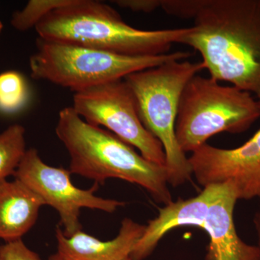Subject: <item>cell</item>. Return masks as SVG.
<instances>
[{
  "instance_id": "cell-1",
  "label": "cell",
  "mask_w": 260,
  "mask_h": 260,
  "mask_svg": "<svg viewBox=\"0 0 260 260\" xmlns=\"http://www.w3.org/2000/svg\"><path fill=\"white\" fill-rule=\"evenodd\" d=\"M181 44L198 51L210 78L251 93L260 107V0H202Z\"/></svg>"
},
{
  "instance_id": "cell-2",
  "label": "cell",
  "mask_w": 260,
  "mask_h": 260,
  "mask_svg": "<svg viewBox=\"0 0 260 260\" xmlns=\"http://www.w3.org/2000/svg\"><path fill=\"white\" fill-rule=\"evenodd\" d=\"M39 38L126 56L167 54L181 44L189 28L146 30L123 20L109 5L96 0H70L36 26Z\"/></svg>"
},
{
  "instance_id": "cell-3",
  "label": "cell",
  "mask_w": 260,
  "mask_h": 260,
  "mask_svg": "<svg viewBox=\"0 0 260 260\" xmlns=\"http://www.w3.org/2000/svg\"><path fill=\"white\" fill-rule=\"evenodd\" d=\"M55 132L69 153L71 174L98 184L122 179L144 188L157 203H172L166 167L146 160L109 130L88 124L73 107L59 112Z\"/></svg>"
},
{
  "instance_id": "cell-4",
  "label": "cell",
  "mask_w": 260,
  "mask_h": 260,
  "mask_svg": "<svg viewBox=\"0 0 260 260\" xmlns=\"http://www.w3.org/2000/svg\"><path fill=\"white\" fill-rule=\"evenodd\" d=\"M203 70L202 61L173 59L124 78L134 95L140 121L162 145L168 184L173 186L187 182L192 176L189 159L178 143L175 126L183 90Z\"/></svg>"
},
{
  "instance_id": "cell-5",
  "label": "cell",
  "mask_w": 260,
  "mask_h": 260,
  "mask_svg": "<svg viewBox=\"0 0 260 260\" xmlns=\"http://www.w3.org/2000/svg\"><path fill=\"white\" fill-rule=\"evenodd\" d=\"M37 51L30 57L31 77L69 88L75 93L124 79L135 72L168 61L185 60L188 51L158 56H126L38 38Z\"/></svg>"
},
{
  "instance_id": "cell-6",
  "label": "cell",
  "mask_w": 260,
  "mask_h": 260,
  "mask_svg": "<svg viewBox=\"0 0 260 260\" xmlns=\"http://www.w3.org/2000/svg\"><path fill=\"white\" fill-rule=\"evenodd\" d=\"M259 117V104L251 93L197 75L181 94L176 136L181 150L192 153L218 133H244Z\"/></svg>"
},
{
  "instance_id": "cell-7",
  "label": "cell",
  "mask_w": 260,
  "mask_h": 260,
  "mask_svg": "<svg viewBox=\"0 0 260 260\" xmlns=\"http://www.w3.org/2000/svg\"><path fill=\"white\" fill-rule=\"evenodd\" d=\"M72 107L88 124L104 126L138 149L146 160L166 167L162 145L140 121L134 95L124 79L75 93Z\"/></svg>"
},
{
  "instance_id": "cell-8",
  "label": "cell",
  "mask_w": 260,
  "mask_h": 260,
  "mask_svg": "<svg viewBox=\"0 0 260 260\" xmlns=\"http://www.w3.org/2000/svg\"><path fill=\"white\" fill-rule=\"evenodd\" d=\"M71 172L64 168L50 167L43 161L37 149L26 150L14 176L44 202L59 214L63 234L70 237L82 229L80 222L82 208L112 213L125 203L95 196L99 184L82 189L73 184Z\"/></svg>"
},
{
  "instance_id": "cell-9",
  "label": "cell",
  "mask_w": 260,
  "mask_h": 260,
  "mask_svg": "<svg viewBox=\"0 0 260 260\" xmlns=\"http://www.w3.org/2000/svg\"><path fill=\"white\" fill-rule=\"evenodd\" d=\"M191 153L188 159L192 175L203 187L230 182L239 200L260 198V129L238 148L206 143Z\"/></svg>"
},
{
  "instance_id": "cell-10",
  "label": "cell",
  "mask_w": 260,
  "mask_h": 260,
  "mask_svg": "<svg viewBox=\"0 0 260 260\" xmlns=\"http://www.w3.org/2000/svg\"><path fill=\"white\" fill-rule=\"evenodd\" d=\"M224 184L205 186L200 194L187 200L172 202L160 210L156 218L145 225V232L130 254L131 260H144L155 250L164 236L178 227L201 228L210 205L223 190Z\"/></svg>"
},
{
  "instance_id": "cell-11",
  "label": "cell",
  "mask_w": 260,
  "mask_h": 260,
  "mask_svg": "<svg viewBox=\"0 0 260 260\" xmlns=\"http://www.w3.org/2000/svg\"><path fill=\"white\" fill-rule=\"evenodd\" d=\"M238 200L234 186L224 183L223 190L210 205L203 225L210 238L206 260H260L259 247L246 244L236 230L234 210Z\"/></svg>"
},
{
  "instance_id": "cell-12",
  "label": "cell",
  "mask_w": 260,
  "mask_h": 260,
  "mask_svg": "<svg viewBox=\"0 0 260 260\" xmlns=\"http://www.w3.org/2000/svg\"><path fill=\"white\" fill-rule=\"evenodd\" d=\"M145 229V225L126 218L116 238L105 242L82 230L68 237L57 226V253L65 260H124L129 257Z\"/></svg>"
},
{
  "instance_id": "cell-13",
  "label": "cell",
  "mask_w": 260,
  "mask_h": 260,
  "mask_svg": "<svg viewBox=\"0 0 260 260\" xmlns=\"http://www.w3.org/2000/svg\"><path fill=\"white\" fill-rule=\"evenodd\" d=\"M44 202L21 181L0 184V239L20 240L35 225Z\"/></svg>"
},
{
  "instance_id": "cell-14",
  "label": "cell",
  "mask_w": 260,
  "mask_h": 260,
  "mask_svg": "<svg viewBox=\"0 0 260 260\" xmlns=\"http://www.w3.org/2000/svg\"><path fill=\"white\" fill-rule=\"evenodd\" d=\"M25 128L13 124L0 134V184L14 176L26 152Z\"/></svg>"
},
{
  "instance_id": "cell-15",
  "label": "cell",
  "mask_w": 260,
  "mask_h": 260,
  "mask_svg": "<svg viewBox=\"0 0 260 260\" xmlns=\"http://www.w3.org/2000/svg\"><path fill=\"white\" fill-rule=\"evenodd\" d=\"M28 88L23 75L16 71L0 74V112H18L26 104Z\"/></svg>"
},
{
  "instance_id": "cell-16",
  "label": "cell",
  "mask_w": 260,
  "mask_h": 260,
  "mask_svg": "<svg viewBox=\"0 0 260 260\" xmlns=\"http://www.w3.org/2000/svg\"><path fill=\"white\" fill-rule=\"evenodd\" d=\"M70 2V0H30L23 10L13 15L12 25L21 31L36 28L49 13L68 5Z\"/></svg>"
},
{
  "instance_id": "cell-17",
  "label": "cell",
  "mask_w": 260,
  "mask_h": 260,
  "mask_svg": "<svg viewBox=\"0 0 260 260\" xmlns=\"http://www.w3.org/2000/svg\"><path fill=\"white\" fill-rule=\"evenodd\" d=\"M202 0H161V8L167 14L194 19L200 9Z\"/></svg>"
},
{
  "instance_id": "cell-18",
  "label": "cell",
  "mask_w": 260,
  "mask_h": 260,
  "mask_svg": "<svg viewBox=\"0 0 260 260\" xmlns=\"http://www.w3.org/2000/svg\"><path fill=\"white\" fill-rule=\"evenodd\" d=\"M0 260H42L37 253L30 250L22 239L0 245Z\"/></svg>"
},
{
  "instance_id": "cell-19",
  "label": "cell",
  "mask_w": 260,
  "mask_h": 260,
  "mask_svg": "<svg viewBox=\"0 0 260 260\" xmlns=\"http://www.w3.org/2000/svg\"><path fill=\"white\" fill-rule=\"evenodd\" d=\"M112 3L124 9L149 13L161 7V0H114Z\"/></svg>"
},
{
  "instance_id": "cell-20",
  "label": "cell",
  "mask_w": 260,
  "mask_h": 260,
  "mask_svg": "<svg viewBox=\"0 0 260 260\" xmlns=\"http://www.w3.org/2000/svg\"><path fill=\"white\" fill-rule=\"evenodd\" d=\"M254 225L255 227L256 234L258 237V247L260 251V213H256L254 218Z\"/></svg>"
},
{
  "instance_id": "cell-21",
  "label": "cell",
  "mask_w": 260,
  "mask_h": 260,
  "mask_svg": "<svg viewBox=\"0 0 260 260\" xmlns=\"http://www.w3.org/2000/svg\"><path fill=\"white\" fill-rule=\"evenodd\" d=\"M49 260H65L64 258L61 257L58 253L53 254L49 258Z\"/></svg>"
},
{
  "instance_id": "cell-22",
  "label": "cell",
  "mask_w": 260,
  "mask_h": 260,
  "mask_svg": "<svg viewBox=\"0 0 260 260\" xmlns=\"http://www.w3.org/2000/svg\"><path fill=\"white\" fill-rule=\"evenodd\" d=\"M3 24L0 21V34H1L2 30H3Z\"/></svg>"
},
{
  "instance_id": "cell-23",
  "label": "cell",
  "mask_w": 260,
  "mask_h": 260,
  "mask_svg": "<svg viewBox=\"0 0 260 260\" xmlns=\"http://www.w3.org/2000/svg\"><path fill=\"white\" fill-rule=\"evenodd\" d=\"M124 260H131V259H130V257H129V258H127V259H124Z\"/></svg>"
}]
</instances>
